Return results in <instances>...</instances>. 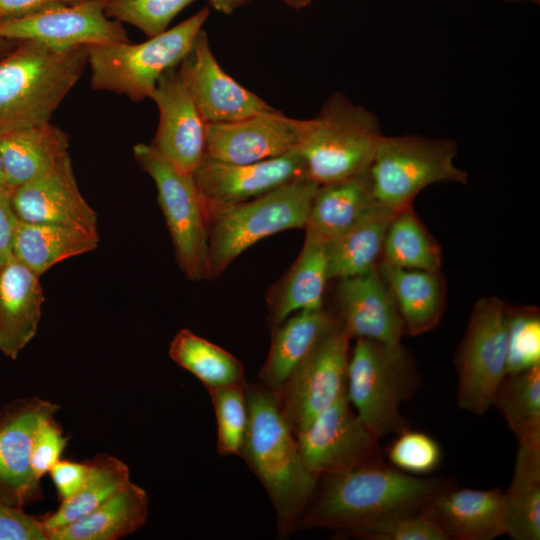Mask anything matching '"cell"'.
Instances as JSON below:
<instances>
[{
	"instance_id": "cell-48",
	"label": "cell",
	"mask_w": 540,
	"mask_h": 540,
	"mask_svg": "<svg viewBox=\"0 0 540 540\" xmlns=\"http://www.w3.org/2000/svg\"><path fill=\"white\" fill-rule=\"evenodd\" d=\"M3 188H8V186H7L6 175H5V171H4V167H3V163H2V159L0 155V189H3Z\"/></svg>"
},
{
	"instance_id": "cell-22",
	"label": "cell",
	"mask_w": 540,
	"mask_h": 540,
	"mask_svg": "<svg viewBox=\"0 0 540 540\" xmlns=\"http://www.w3.org/2000/svg\"><path fill=\"white\" fill-rule=\"evenodd\" d=\"M39 278L13 255L0 265V351L12 360L38 330L45 302Z\"/></svg>"
},
{
	"instance_id": "cell-18",
	"label": "cell",
	"mask_w": 540,
	"mask_h": 540,
	"mask_svg": "<svg viewBox=\"0 0 540 540\" xmlns=\"http://www.w3.org/2000/svg\"><path fill=\"white\" fill-rule=\"evenodd\" d=\"M151 99L159 112L151 145L179 171L193 174L204 159L207 123L176 67L162 74Z\"/></svg>"
},
{
	"instance_id": "cell-26",
	"label": "cell",
	"mask_w": 540,
	"mask_h": 540,
	"mask_svg": "<svg viewBox=\"0 0 540 540\" xmlns=\"http://www.w3.org/2000/svg\"><path fill=\"white\" fill-rule=\"evenodd\" d=\"M148 514L146 491L129 481L88 514L62 527L47 530V539L116 540L141 528Z\"/></svg>"
},
{
	"instance_id": "cell-28",
	"label": "cell",
	"mask_w": 540,
	"mask_h": 540,
	"mask_svg": "<svg viewBox=\"0 0 540 540\" xmlns=\"http://www.w3.org/2000/svg\"><path fill=\"white\" fill-rule=\"evenodd\" d=\"M69 136L51 122L0 135V155L9 189L47 172L67 155Z\"/></svg>"
},
{
	"instance_id": "cell-35",
	"label": "cell",
	"mask_w": 540,
	"mask_h": 540,
	"mask_svg": "<svg viewBox=\"0 0 540 540\" xmlns=\"http://www.w3.org/2000/svg\"><path fill=\"white\" fill-rule=\"evenodd\" d=\"M493 406L505 419L518 444H540V365L507 374Z\"/></svg>"
},
{
	"instance_id": "cell-23",
	"label": "cell",
	"mask_w": 540,
	"mask_h": 540,
	"mask_svg": "<svg viewBox=\"0 0 540 540\" xmlns=\"http://www.w3.org/2000/svg\"><path fill=\"white\" fill-rule=\"evenodd\" d=\"M339 324L338 316L322 307L298 311L272 328L259 383L277 396L297 366Z\"/></svg>"
},
{
	"instance_id": "cell-1",
	"label": "cell",
	"mask_w": 540,
	"mask_h": 540,
	"mask_svg": "<svg viewBox=\"0 0 540 540\" xmlns=\"http://www.w3.org/2000/svg\"><path fill=\"white\" fill-rule=\"evenodd\" d=\"M450 487L446 478L410 475L383 459L364 463L320 477L297 527L356 536L379 522L421 511Z\"/></svg>"
},
{
	"instance_id": "cell-13",
	"label": "cell",
	"mask_w": 540,
	"mask_h": 540,
	"mask_svg": "<svg viewBox=\"0 0 540 540\" xmlns=\"http://www.w3.org/2000/svg\"><path fill=\"white\" fill-rule=\"evenodd\" d=\"M106 0H81L0 23V37L56 49L129 42L121 22L105 14Z\"/></svg>"
},
{
	"instance_id": "cell-30",
	"label": "cell",
	"mask_w": 540,
	"mask_h": 540,
	"mask_svg": "<svg viewBox=\"0 0 540 540\" xmlns=\"http://www.w3.org/2000/svg\"><path fill=\"white\" fill-rule=\"evenodd\" d=\"M395 213L377 204L349 230L325 245L329 280L352 277L378 266L385 234Z\"/></svg>"
},
{
	"instance_id": "cell-17",
	"label": "cell",
	"mask_w": 540,
	"mask_h": 540,
	"mask_svg": "<svg viewBox=\"0 0 540 540\" xmlns=\"http://www.w3.org/2000/svg\"><path fill=\"white\" fill-rule=\"evenodd\" d=\"M193 177L206 211L252 200L307 175L301 156L292 150L279 157L245 164L204 158Z\"/></svg>"
},
{
	"instance_id": "cell-37",
	"label": "cell",
	"mask_w": 540,
	"mask_h": 540,
	"mask_svg": "<svg viewBox=\"0 0 540 540\" xmlns=\"http://www.w3.org/2000/svg\"><path fill=\"white\" fill-rule=\"evenodd\" d=\"M195 0H106L105 14L128 23L153 37L168 29L170 22Z\"/></svg>"
},
{
	"instance_id": "cell-38",
	"label": "cell",
	"mask_w": 540,
	"mask_h": 540,
	"mask_svg": "<svg viewBox=\"0 0 540 540\" xmlns=\"http://www.w3.org/2000/svg\"><path fill=\"white\" fill-rule=\"evenodd\" d=\"M540 365V318L536 309L507 308V374Z\"/></svg>"
},
{
	"instance_id": "cell-16",
	"label": "cell",
	"mask_w": 540,
	"mask_h": 540,
	"mask_svg": "<svg viewBox=\"0 0 540 540\" xmlns=\"http://www.w3.org/2000/svg\"><path fill=\"white\" fill-rule=\"evenodd\" d=\"M301 129V119L274 108L236 121L209 123L204 158L245 164L279 157L296 149Z\"/></svg>"
},
{
	"instance_id": "cell-7",
	"label": "cell",
	"mask_w": 540,
	"mask_h": 540,
	"mask_svg": "<svg viewBox=\"0 0 540 540\" xmlns=\"http://www.w3.org/2000/svg\"><path fill=\"white\" fill-rule=\"evenodd\" d=\"M418 385L419 376L404 349L356 339L349 355L346 393L357 416L379 439L410 428L400 406Z\"/></svg>"
},
{
	"instance_id": "cell-8",
	"label": "cell",
	"mask_w": 540,
	"mask_h": 540,
	"mask_svg": "<svg viewBox=\"0 0 540 540\" xmlns=\"http://www.w3.org/2000/svg\"><path fill=\"white\" fill-rule=\"evenodd\" d=\"M456 154L457 144L448 138L383 134L369 168L377 203L397 212L432 184H466L468 173L455 165Z\"/></svg>"
},
{
	"instance_id": "cell-4",
	"label": "cell",
	"mask_w": 540,
	"mask_h": 540,
	"mask_svg": "<svg viewBox=\"0 0 540 540\" xmlns=\"http://www.w3.org/2000/svg\"><path fill=\"white\" fill-rule=\"evenodd\" d=\"M382 135L373 112L335 92L315 117L302 120L295 150L307 177L324 185L368 171Z\"/></svg>"
},
{
	"instance_id": "cell-14",
	"label": "cell",
	"mask_w": 540,
	"mask_h": 540,
	"mask_svg": "<svg viewBox=\"0 0 540 540\" xmlns=\"http://www.w3.org/2000/svg\"><path fill=\"white\" fill-rule=\"evenodd\" d=\"M59 405L38 397L15 399L0 409V502L16 507L42 499V489L31 467L34 430Z\"/></svg>"
},
{
	"instance_id": "cell-31",
	"label": "cell",
	"mask_w": 540,
	"mask_h": 540,
	"mask_svg": "<svg viewBox=\"0 0 540 540\" xmlns=\"http://www.w3.org/2000/svg\"><path fill=\"white\" fill-rule=\"evenodd\" d=\"M508 535L540 539V444H518L512 479L504 492Z\"/></svg>"
},
{
	"instance_id": "cell-24",
	"label": "cell",
	"mask_w": 540,
	"mask_h": 540,
	"mask_svg": "<svg viewBox=\"0 0 540 540\" xmlns=\"http://www.w3.org/2000/svg\"><path fill=\"white\" fill-rule=\"evenodd\" d=\"M377 204L369 170L319 185L304 227L305 240L327 245L359 222Z\"/></svg>"
},
{
	"instance_id": "cell-40",
	"label": "cell",
	"mask_w": 540,
	"mask_h": 540,
	"mask_svg": "<svg viewBox=\"0 0 540 540\" xmlns=\"http://www.w3.org/2000/svg\"><path fill=\"white\" fill-rule=\"evenodd\" d=\"M355 537L367 540H449L425 507L374 524Z\"/></svg>"
},
{
	"instance_id": "cell-5",
	"label": "cell",
	"mask_w": 540,
	"mask_h": 540,
	"mask_svg": "<svg viewBox=\"0 0 540 540\" xmlns=\"http://www.w3.org/2000/svg\"><path fill=\"white\" fill-rule=\"evenodd\" d=\"M318 186L302 177L252 200L206 210V279L218 278L258 241L284 230L304 229Z\"/></svg>"
},
{
	"instance_id": "cell-15",
	"label": "cell",
	"mask_w": 540,
	"mask_h": 540,
	"mask_svg": "<svg viewBox=\"0 0 540 540\" xmlns=\"http://www.w3.org/2000/svg\"><path fill=\"white\" fill-rule=\"evenodd\" d=\"M176 69L207 124L236 121L272 108L222 69L203 29Z\"/></svg>"
},
{
	"instance_id": "cell-27",
	"label": "cell",
	"mask_w": 540,
	"mask_h": 540,
	"mask_svg": "<svg viewBox=\"0 0 540 540\" xmlns=\"http://www.w3.org/2000/svg\"><path fill=\"white\" fill-rule=\"evenodd\" d=\"M404 321L406 334L418 336L434 329L445 307V283L440 271L377 266Z\"/></svg>"
},
{
	"instance_id": "cell-9",
	"label": "cell",
	"mask_w": 540,
	"mask_h": 540,
	"mask_svg": "<svg viewBox=\"0 0 540 540\" xmlns=\"http://www.w3.org/2000/svg\"><path fill=\"white\" fill-rule=\"evenodd\" d=\"M133 153L155 183L181 271L190 281L206 279L208 220L193 174L179 171L151 144L139 143Z\"/></svg>"
},
{
	"instance_id": "cell-29",
	"label": "cell",
	"mask_w": 540,
	"mask_h": 540,
	"mask_svg": "<svg viewBox=\"0 0 540 540\" xmlns=\"http://www.w3.org/2000/svg\"><path fill=\"white\" fill-rule=\"evenodd\" d=\"M98 244L99 234L66 225L18 220L12 255L41 276L63 260L93 251Z\"/></svg>"
},
{
	"instance_id": "cell-20",
	"label": "cell",
	"mask_w": 540,
	"mask_h": 540,
	"mask_svg": "<svg viewBox=\"0 0 540 540\" xmlns=\"http://www.w3.org/2000/svg\"><path fill=\"white\" fill-rule=\"evenodd\" d=\"M10 199L21 222L66 225L98 234L97 214L79 190L70 155L11 189Z\"/></svg>"
},
{
	"instance_id": "cell-47",
	"label": "cell",
	"mask_w": 540,
	"mask_h": 540,
	"mask_svg": "<svg viewBox=\"0 0 540 540\" xmlns=\"http://www.w3.org/2000/svg\"><path fill=\"white\" fill-rule=\"evenodd\" d=\"M19 41L0 37V59L13 50Z\"/></svg>"
},
{
	"instance_id": "cell-49",
	"label": "cell",
	"mask_w": 540,
	"mask_h": 540,
	"mask_svg": "<svg viewBox=\"0 0 540 540\" xmlns=\"http://www.w3.org/2000/svg\"><path fill=\"white\" fill-rule=\"evenodd\" d=\"M505 1H510V2L530 1V2H536V3H539L540 0H505Z\"/></svg>"
},
{
	"instance_id": "cell-21",
	"label": "cell",
	"mask_w": 540,
	"mask_h": 540,
	"mask_svg": "<svg viewBox=\"0 0 540 540\" xmlns=\"http://www.w3.org/2000/svg\"><path fill=\"white\" fill-rule=\"evenodd\" d=\"M448 539L492 540L506 535L504 491L450 487L425 506Z\"/></svg>"
},
{
	"instance_id": "cell-33",
	"label": "cell",
	"mask_w": 540,
	"mask_h": 540,
	"mask_svg": "<svg viewBox=\"0 0 540 540\" xmlns=\"http://www.w3.org/2000/svg\"><path fill=\"white\" fill-rule=\"evenodd\" d=\"M88 473L79 490L59 508L41 517L47 530L69 524L88 514L130 481V471L122 460L99 454L87 460Z\"/></svg>"
},
{
	"instance_id": "cell-10",
	"label": "cell",
	"mask_w": 540,
	"mask_h": 540,
	"mask_svg": "<svg viewBox=\"0 0 540 540\" xmlns=\"http://www.w3.org/2000/svg\"><path fill=\"white\" fill-rule=\"evenodd\" d=\"M457 404L484 415L507 375V307L495 296L479 299L456 357Z\"/></svg>"
},
{
	"instance_id": "cell-45",
	"label": "cell",
	"mask_w": 540,
	"mask_h": 540,
	"mask_svg": "<svg viewBox=\"0 0 540 540\" xmlns=\"http://www.w3.org/2000/svg\"><path fill=\"white\" fill-rule=\"evenodd\" d=\"M10 195L11 189H0V265L12 256L14 233L18 223Z\"/></svg>"
},
{
	"instance_id": "cell-19",
	"label": "cell",
	"mask_w": 540,
	"mask_h": 540,
	"mask_svg": "<svg viewBox=\"0 0 540 540\" xmlns=\"http://www.w3.org/2000/svg\"><path fill=\"white\" fill-rule=\"evenodd\" d=\"M338 318L351 338L377 341L402 350L405 331L394 297L377 267L338 280Z\"/></svg>"
},
{
	"instance_id": "cell-32",
	"label": "cell",
	"mask_w": 540,
	"mask_h": 540,
	"mask_svg": "<svg viewBox=\"0 0 540 540\" xmlns=\"http://www.w3.org/2000/svg\"><path fill=\"white\" fill-rule=\"evenodd\" d=\"M169 356L207 389L246 381L243 365L234 355L189 329H181L174 335Z\"/></svg>"
},
{
	"instance_id": "cell-11",
	"label": "cell",
	"mask_w": 540,
	"mask_h": 540,
	"mask_svg": "<svg viewBox=\"0 0 540 540\" xmlns=\"http://www.w3.org/2000/svg\"><path fill=\"white\" fill-rule=\"evenodd\" d=\"M351 339L340 322L297 366L277 394L281 414L294 435L346 394Z\"/></svg>"
},
{
	"instance_id": "cell-2",
	"label": "cell",
	"mask_w": 540,
	"mask_h": 540,
	"mask_svg": "<svg viewBox=\"0 0 540 540\" xmlns=\"http://www.w3.org/2000/svg\"><path fill=\"white\" fill-rule=\"evenodd\" d=\"M244 387L248 425L241 457L267 491L278 534L285 538L297 527L319 479L305 467L276 395L260 383L246 381Z\"/></svg>"
},
{
	"instance_id": "cell-41",
	"label": "cell",
	"mask_w": 540,
	"mask_h": 540,
	"mask_svg": "<svg viewBox=\"0 0 540 540\" xmlns=\"http://www.w3.org/2000/svg\"><path fill=\"white\" fill-rule=\"evenodd\" d=\"M68 437L63 435L54 414L43 416L37 423L31 448V467L38 480L60 460Z\"/></svg>"
},
{
	"instance_id": "cell-42",
	"label": "cell",
	"mask_w": 540,
	"mask_h": 540,
	"mask_svg": "<svg viewBox=\"0 0 540 540\" xmlns=\"http://www.w3.org/2000/svg\"><path fill=\"white\" fill-rule=\"evenodd\" d=\"M0 540H48L41 517L0 502Z\"/></svg>"
},
{
	"instance_id": "cell-12",
	"label": "cell",
	"mask_w": 540,
	"mask_h": 540,
	"mask_svg": "<svg viewBox=\"0 0 540 540\" xmlns=\"http://www.w3.org/2000/svg\"><path fill=\"white\" fill-rule=\"evenodd\" d=\"M295 437L305 467L318 479L382 460L379 438L357 416L347 393Z\"/></svg>"
},
{
	"instance_id": "cell-44",
	"label": "cell",
	"mask_w": 540,
	"mask_h": 540,
	"mask_svg": "<svg viewBox=\"0 0 540 540\" xmlns=\"http://www.w3.org/2000/svg\"><path fill=\"white\" fill-rule=\"evenodd\" d=\"M79 1L81 0H0V23Z\"/></svg>"
},
{
	"instance_id": "cell-25",
	"label": "cell",
	"mask_w": 540,
	"mask_h": 540,
	"mask_svg": "<svg viewBox=\"0 0 540 540\" xmlns=\"http://www.w3.org/2000/svg\"><path fill=\"white\" fill-rule=\"evenodd\" d=\"M328 280L325 245L305 240L295 262L268 293L271 328L298 311L324 307Z\"/></svg>"
},
{
	"instance_id": "cell-46",
	"label": "cell",
	"mask_w": 540,
	"mask_h": 540,
	"mask_svg": "<svg viewBox=\"0 0 540 540\" xmlns=\"http://www.w3.org/2000/svg\"><path fill=\"white\" fill-rule=\"evenodd\" d=\"M210 6H212L216 11L223 14H232L235 10L241 6L254 1V0H207ZM288 6L301 9L308 6L312 0H280Z\"/></svg>"
},
{
	"instance_id": "cell-6",
	"label": "cell",
	"mask_w": 540,
	"mask_h": 540,
	"mask_svg": "<svg viewBox=\"0 0 540 540\" xmlns=\"http://www.w3.org/2000/svg\"><path fill=\"white\" fill-rule=\"evenodd\" d=\"M208 7L140 43L88 46L90 85L139 102L152 97L159 78L177 67L209 17Z\"/></svg>"
},
{
	"instance_id": "cell-43",
	"label": "cell",
	"mask_w": 540,
	"mask_h": 540,
	"mask_svg": "<svg viewBox=\"0 0 540 540\" xmlns=\"http://www.w3.org/2000/svg\"><path fill=\"white\" fill-rule=\"evenodd\" d=\"M88 462H74L59 460L50 470L49 474L55 485L59 499L62 501L71 498L82 486L87 473Z\"/></svg>"
},
{
	"instance_id": "cell-34",
	"label": "cell",
	"mask_w": 540,
	"mask_h": 540,
	"mask_svg": "<svg viewBox=\"0 0 540 540\" xmlns=\"http://www.w3.org/2000/svg\"><path fill=\"white\" fill-rule=\"evenodd\" d=\"M380 262L406 269L441 270L440 247L412 206L397 211L392 217L385 234Z\"/></svg>"
},
{
	"instance_id": "cell-39",
	"label": "cell",
	"mask_w": 540,
	"mask_h": 540,
	"mask_svg": "<svg viewBox=\"0 0 540 540\" xmlns=\"http://www.w3.org/2000/svg\"><path fill=\"white\" fill-rule=\"evenodd\" d=\"M386 455L393 467L416 476L435 471L442 459L441 447L433 437L410 428L397 434Z\"/></svg>"
},
{
	"instance_id": "cell-3",
	"label": "cell",
	"mask_w": 540,
	"mask_h": 540,
	"mask_svg": "<svg viewBox=\"0 0 540 540\" xmlns=\"http://www.w3.org/2000/svg\"><path fill=\"white\" fill-rule=\"evenodd\" d=\"M88 64V46L19 41L0 59V135L50 122Z\"/></svg>"
},
{
	"instance_id": "cell-36",
	"label": "cell",
	"mask_w": 540,
	"mask_h": 540,
	"mask_svg": "<svg viewBox=\"0 0 540 540\" xmlns=\"http://www.w3.org/2000/svg\"><path fill=\"white\" fill-rule=\"evenodd\" d=\"M245 382L207 389L216 414L217 451L221 456L241 457L248 425Z\"/></svg>"
}]
</instances>
